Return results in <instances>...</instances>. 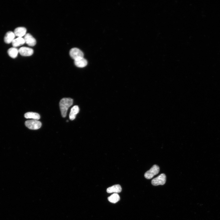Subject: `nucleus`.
Instances as JSON below:
<instances>
[{"label":"nucleus","instance_id":"f257e3e1","mask_svg":"<svg viewBox=\"0 0 220 220\" xmlns=\"http://www.w3.org/2000/svg\"><path fill=\"white\" fill-rule=\"evenodd\" d=\"M73 100L70 98H64L59 102V106L61 113L63 117H65L68 108L73 104Z\"/></svg>","mask_w":220,"mask_h":220},{"label":"nucleus","instance_id":"f03ea898","mask_svg":"<svg viewBox=\"0 0 220 220\" xmlns=\"http://www.w3.org/2000/svg\"><path fill=\"white\" fill-rule=\"evenodd\" d=\"M25 124L26 127L31 130L38 129L42 125L40 122L35 119L27 120L25 121Z\"/></svg>","mask_w":220,"mask_h":220},{"label":"nucleus","instance_id":"7ed1b4c3","mask_svg":"<svg viewBox=\"0 0 220 220\" xmlns=\"http://www.w3.org/2000/svg\"><path fill=\"white\" fill-rule=\"evenodd\" d=\"M160 170L159 167L156 165H154L149 170L147 171L144 174L145 177L147 179H150L154 176L157 174Z\"/></svg>","mask_w":220,"mask_h":220},{"label":"nucleus","instance_id":"20e7f679","mask_svg":"<svg viewBox=\"0 0 220 220\" xmlns=\"http://www.w3.org/2000/svg\"><path fill=\"white\" fill-rule=\"evenodd\" d=\"M166 177L164 174H161L156 178L152 179L151 181L152 184L154 186L164 185L166 182Z\"/></svg>","mask_w":220,"mask_h":220},{"label":"nucleus","instance_id":"39448f33","mask_svg":"<svg viewBox=\"0 0 220 220\" xmlns=\"http://www.w3.org/2000/svg\"><path fill=\"white\" fill-rule=\"evenodd\" d=\"M71 57L75 60L83 57V52L79 49L74 48L71 49L69 52Z\"/></svg>","mask_w":220,"mask_h":220},{"label":"nucleus","instance_id":"423d86ee","mask_svg":"<svg viewBox=\"0 0 220 220\" xmlns=\"http://www.w3.org/2000/svg\"><path fill=\"white\" fill-rule=\"evenodd\" d=\"M18 51L20 54L24 56H30L33 54L34 52L32 49L26 47H22L20 48Z\"/></svg>","mask_w":220,"mask_h":220},{"label":"nucleus","instance_id":"0eeeda50","mask_svg":"<svg viewBox=\"0 0 220 220\" xmlns=\"http://www.w3.org/2000/svg\"><path fill=\"white\" fill-rule=\"evenodd\" d=\"M25 42L29 46H33L36 44V40L29 33L26 34L24 38Z\"/></svg>","mask_w":220,"mask_h":220},{"label":"nucleus","instance_id":"6e6552de","mask_svg":"<svg viewBox=\"0 0 220 220\" xmlns=\"http://www.w3.org/2000/svg\"><path fill=\"white\" fill-rule=\"evenodd\" d=\"M15 35L14 33L12 31H9L6 34L4 38V41L7 44H9L12 42L14 40Z\"/></svg>","mask_w":220,"mask_h":220},{"label":"nucleus","instance_id":"1a4fd4ad","mask_svg":"<svg viewBox=\"0 0 220 220\" xmlns=\"http://www.w3.org/2000/svg\"><path fill=\"white\" fill-rule=\"evenodd\" d=\"M27 30L23 27H19L16 28L14 30V33L15 36L18 37H22L26 34Z\"/></svg>","mask_w":220,"mask_h":220},{"label":"nucleus","instance_id":"9d476101","mask_svg":"<svg viewBox=\"0 0 220 220\" xmlns=\"http://www.w3.org/2000/svg\"><path fill=\"white\" fill-rule=\"evenodd\" d=\"M122 190V188L119 185H115L108 187L107 189V192L108 193H120Z\"/></svg>","mask_w":220,"mask_h":220},{"label":"nucleus","instance_id":"9b49d317","mask_svg":"<svg viewBox=\"0 0 220 220\" xmlns=\"http://www.w3.org/2000/svg\"><path fill=\"white\" fill-rule=\"evenodd\" d=\"M74 63L75 65L78 67L83 68L87 65V60L83 57L75 60Z\"/></svg>","mask_w":220,"mask_h":220},{"label":"nucleus","instance_id":"f8f14e48","mask_svg":"<svg viewBox=\"0 0 220 220\" xmlns=\"http://www.w3.org/2000/svg\"><path fill=\"white\" fill-rule=\"evenodd\" d=\"M79 111V108L77 105H75L71 109L69 115V119L71 120L74 119L76 117V115L78 113Z\"/></svg>","mask_w":220,"mask_h":220},{"label":"nucleus","instance_id":"ddd939ff","mask_svg":"<svg viewBox=\"0 0 220 220\" xmlns=\"http://www.w3.org/2000/svg\"><path fill=\"white\" fill-rule=\"evenodd\" d=\"M24 116L27 119H32L37 120L40 118V116L38 114L32 112H29L25 113Z\"/></svg>","mask_w":220,"mask_h":220},{"label":"nucleus","instance_id":"4468645a","mask_svg":"<svg viewBox=\"0 0 220 220\" xmlns=\"http://www.w3.org/2000/svg\"><path fill=\"white\" fill-rule=\"evenodd\" d=\"M25 43L24 38L22 37H18L12 42V44L14 47H18L23 45Z\"/></svg>","mask_w":220,"mask_h":220},{"label":"nucleus","instance_id":"2eb2a0df","mask_svg":"<svg viewBox=\"0 0 220 220\" xmlns=\"http://www.w3.org/2000/svg\"><path fill=\"white\" fill-rule=\"evenodd\" d=\"M9 56L11 57L15 58H16L19 53L18 50L15 47L11 48L8 49L7 51Z\"/></svg>","mask_w":220,"mask_h":220},{"label":"nucleus","instance_id":"dca6fc26","mask_svg":"<svg viewBox=\"0 0 220 220\" xmlns=\"http://www.w3.org/2000/svg\"><path fill=\"white\" fill-rule=\"evenodd\" d=\"M108 200L110 202L116 203L120 200V197L117 193H114L108 197Z\"/></svg>","mask_w":220,"mask_h":220}]
</instances>
